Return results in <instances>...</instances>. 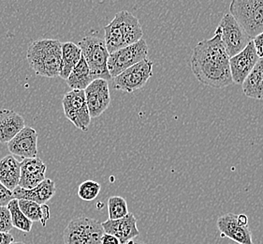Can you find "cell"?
<instances>
[{
  "instance_id": "31",
  "label": "cell",
  "mask_w": 263,
  "mask_h": 244,
  "mask_svg": "<svg viewBox=\"0 0 263 244\" xmlns=\"http://www.w3.org/2000/svg\"><path fill=\"white\" fill-rule=\"evenodd\" d=\"M101 244H121L119 239H117L115 236L110 235V234H104L102 239H101Z\"/></svg>"
},
{
  "instance_id": "13",
  "label": "cell",
  "mask_w": 263,
  "mask_h": 244,
  "mask_svg": "<svg viewBox=\"0 0 263 244\" xmlns=\"http://www.w3.org/2000/svg\"><path fill=\"white\" fill-rule=\"evenodd\" d=\"M11 155L23 159L35 158L37 154V133L35 129L25 127L8 143Z\"/></svg>"
},
{
  "instance_id": "6",
  "label": "cell",
  "mask_w": 263,
  "mask_h": 244,
  "mask_svg": "<svg viewBox=\"0 0 263 244\" xmlns=\"http://www.w3.org/2000/svg\"><path fill=\"white\" fill-rule=\"evenodd\" d=\"M105 234L98 220L88 217L75 218L64 229L65 244H101Z\"/></svg>"
},
{
  "instance_id": "20",
  "label": "cell",
  "mask_w": 263,
  "mask_h": 244,
  "mask_svg": "<svg viewBox=\"0 0 263 244\" xmlns=\"http://www.w3.org/2000/svg\"><path fill=\"white\" fill-rule=\"evenodd\" d=\"M243 94L255 100H263V59H258L252 72L242 84Z\"/></svg>"
},
{
  "instance_id": "32",
  "label": "cell",
  "mask_w": 263,
  "mask_h": 244,
  "mask_svg": "<svg viewBox=\"0 0 263 244\" xmlns=\"http://www.w3.org/2000/svg\"><path fill=\"white\" fill-rule=\"evenodd\" d=\"M125 244H146L145 242H143V241H141V240H134V239H132V240H129L128 242H126Z\"/></svg>"
},
{
  "instance_id": "12",
  "label": "cell",
  "mask_w": 263,
  "mask_h": 244,
  "mask_svg": "<svg viewBox=\"0 0 263 244\" xmlns=\"http://www.w3.org/2000/svg\"><path fill=\"white\" fill-rule=\"evenodd\" d=\"M258 59L252 41L240 53L230 58V69L233 83L242 85L243 81L252 72Z\"/></svg>"
},
{
  "instance_id": "29",
  "label": "cell",
  "mask_w": 263,
  "mask_h": 244,
  "mask_svg": "<svg viewBox=\"0 0 263 244\" xmlns=\"http://www.w3.org/2000/svg\"><path fill=\"white\" fill-rule=\"evenodd\" d=\"M253 43L259 59H263V32L253 38Z\"/></svg>"
},
{
  "instance_id": "15",
  "label": "cell",
  "mask_w": 263,
  "mask_h": 244,
  "mask_svg": "<svg viewBox=\"0 0 263 244\" xmlns=\"http://www.w3.org/2000/svg\"><path fill=\"white\" fill-rule=\"evenodd\" d=\"M101 224L106 234L115 236L119 239L121 244L126 243L129 240L137 238L140 235L137 226V219L135 218L134 214L130 213H128L126 216L121 219H108Z\"/></svg>"
},
{
  "instance_id": "7",
  "label": "cell",
  "mask_w": 263,
  "mask_h": 244,
  "mask_svg": "<svg viewBox=\"0 0 263 244\" xmlns=\"http://www.w3.org/2000/svg\"><path fill=\"white\" fill-rule=\"evenodd\" d=\"M148 52L147 43L142 39L137 43L110 54L107 66L111 79L120 75L125 69H128L143 59H147Z\"/></svg>"
},
{
  "instance_id": "10",
  "label": "cell",
  "mask_w": 263,
  "mask_h": 244,
  "mask_svg": "<svg viewBox=\"0 0 263 244\" xmlns=\"http://www.w3.org/2000/svg\"><path fill=\"white\" fill-rule=\"evenodd\" d=\"M62 106L65 117L77 129L87 132L91 117L85 101L84 91H70L66 93Z\"/></svg>"
},
{
  "instance_id": "23",
  "label": "cell",
  "mask_w": 263,
  "mask_h": 244,
  "mask_svg": "<svg viewBox=\"0 0 263 244\" xmlns=\"http://www.w3.org/2000/svg\"><path fill=\"white\" fill-rule=\"evenodd\" d=\"M19 207L31 222H41L43 226L46 225V222L50 218V208L46 204L40 205L36 202L27 199L18 200Z\"/></svg>"
},
{
  "instance_id": "22",
  "label": "cell",
  "mask_w": 263,
  "mask_h": 244,
  "mask_svg": "<svg viewBox=\"0 0 263 244\" xmlns=\"http://www.w3.org/2000/svg\"><path fill=\"white\" fill-rule=\"evenodd\" d=\"M82 58V51L78 44L72 42L62 43V60L59 77L66 80Z\"/></svg>"
},
{
  "instance_id": "1",
  "label": "cell",
  "mask_w": 263,
  "mask_h": 244,
  "mask_svg": "<svg viewBox=\"0 0 263 244\" xmlns=\"http://www.w3.org/2000/svg\"><path fill=\"white\" fill-rule=\"evenodd\" d=\"M190 64L193 75L201 85L223 89L233 84L230 57L217 27L214 37L202 40L195 46Z\"/></svg>"
},
{
  "instance_id": "19",
  "label": "cell",
  "mask_w": 263,
  "mask_h": 244,
  "mask_svg": "<svg viewBox=\"0 0 263 244\" xmlns=\"http://www.w3.org/2000/svg\"><path fill=\"white\" fill-rule=\"evenodd\" d=\"M21 165L13 155H8L0 160V182L13 191L19 185Z\"/></svg>"
},
{
  "instance_id": "18",
  "label": "cell",
  "mask_w": 263,
  "mask_h": 244,
  "mask_svg": "<svg viewBox=\"0 0 263 244\" xmlns=\"http://www.w3.org/2000/svg\"><path fill=\"white\" fill-rule=\"evenodd\" d=\"M25 119L11 109H0V143L8 144L22 129L26 127Z\"/></svg>"
},
{
  "instance_id": "5",
  "label": "cell",
  "mask_w": 263,
  "mask_h": 244,
  "mask_svg": "<svg viewBox=\"0 0 263 244\" xmlns=\"http://www.w3.org/2000/svg\"><path fill=\"white\" fill-rule=\"evenodd\" d=\"M230 13L252 40L262 33L263 0H232Z\"/></svg>"
},
{
  "instance_id": "24",
  "label": "cell",
  "mask_w": 263,
  "mask_h": 244,
  "mask_svg": "<svg viewBox=\"0 0 263 244\" xmlns=\"http://www.w3.org/2000/svg\"><path fill=\"white\" fill-rule=\"evenodd\" d=\"M7 207L9 208L10 213H11V224L13 228L28 233L30 232L32 229V225H33V222H31L28 218L22 213L20 207H19V204H18V200L17 199H12L9 204Z\"/></svg>"
},
{
  "instance_id": "11",
  "label": "cell",
  "mask_w": 263,
  "mask_h": 244,
  "mask_svg": "<svg viewBox=\"0 0 263 244\" xmlns=\"http://www.w3.org/2000/svg\"><path fill=\"white\" fill-rule=\"evenodd\" d=\"M84 95L91 118L100 117L111 103L110 88L107 80H93L84 90Z\"/></svg>"
},
{
  "instance_id": "3",
  "label": "cell",
  "mask_w": 263,
  "mask_h": 244,
  "mask_svg": "<svg viewBox=\"0 0 263 244\" xmlns=\"http://www.w3.org/2000/svg\"><path fill=\"white\" fill-rule=\"evenodd\" d=\"M104 42L110 54L137 43L143 36L139 19L127 11L117 12L112 21L104 27Z\"/></svg>"
},
{
  "instance_id": "21",
  "label": "cell",
  "mask_w": 263,
  "mask_h": 244,
  "mask_svg": "<svg viewBox=\"0 0 263 244\" xmlns=\"http://www.w3.org/2000/svg\"><path fill=\"white\" fill-rule=\"evenodd\" d=\"M65 81L71 91H84L93 81L90 75L89 67L83 56Z\"/></svg>"
},
{
  "instance_id": "33",
  "label": "cell",
  "mask_w": 263,
  "mask_h": 244,
  "mask_svg": "<svg viewBox=\"0 0 263 244\" xmlns=\"http://www.w3.org/2000/svg\"><path fill=\"white\" fill-rule=\"evenodd\" d=\"M11 244H27V243H25V242H13V243H11Z\"/></svg>"
},
{
  "instance_id": "17",
  "label": "cell",
  "mask_w": 263,
  "mask_h": 244,
  "mask_svg": "<svg viewBox=\"0 0 263 244\" xmlns=\"http://www.w3.org/2000/svg\"><path fill=\"white\" fill-rule=\"evenodd\" d=\"M55 191H57V185L54 181L50 179H45L33 189L27 190L18 186L12 193H13V197L17 200L27 199L30 201L36 202L40 205H43V204H46V202L49 201L50 199H52V197L55 195Z\"/></svg>"
},
{
  "instance_id": "25",
  "label": "cell",
  "mask_w": 263,
  "mask_h": 244,
  "mask_svg": "<svg viewBox=\"0 0 263 244\" xmlns=\"http://www.w3.org/2000/svg\"><path fill=\"white\" fill-rule=\"evenodd\" d=\"M108 207V215L110 220H117L124 218L128 214L127 203L124 197H111L108 199L107 203Z\"/></svg>"
},
{
  "instance_id": "4",
  "label": "cell",
  "mask_w": 263,
  "mask_h": 244,
  "mask_svg": "<svg viewBox=\"0 0 263 244\" xmlns=\"http://www.w3.org/2000/svg\"><path fill=\"white\" fill-rule=\"evenodd\" d=\"M82 56L85 59L90 69L92 79H111L108 72V59L110 53L106 47L103 39L94 35L83 38L78 43Z\"/></svg>"
},
{
  "instance_id": "14",
  "label": "cell",
  "mask_w": 263,
  "mask_h": 244,
  "mask_svg": "<svg viewBox=\"0 0 263 244\" xmlns=\"http://www.w3.org/2000/svg\"><path fill=\"white\" fill-rule=\"evenodd\" d=\"M217 229L222 238L232 239L239 244H254L249 226H242L237 221V214L227 213L217 219Z\"/></svg>"
},
{
  "instance_id": "8",
  "label": "cell",
  "mask_w": 263,
  "mask_h": 244,
  "mask_svg": "<svg viewBox=\"0 0 263 244\" xmlns=\"http://www.w3.org/2000/svg\"><path fill=\"white\" fill-rule=\"evenodd\" d=\"M152 60L145 59L125 69L120 75L112 78V86L116 91L133 93L141 90L153 75Z\"/></svg>"
},
{
  "instance_id": "26",
  "label": "cell",
  "mask_w": 263,
  "mask_h": 244,
  "mask_svg": "<svg viewBox=\"0 0 263 244\" xmlns=\"http://www.w3.org/2000/svg\"><path fill=\"white\" fill-rule=\"evenodd\" d=\"M101 185L94 181H85L80 184L78 197L84 201H93L100 195Z\"/></svg>"
},
{
  "instance_id": "28",
  "label": "cell",
  "mask_w": 263,
  "mask_h": 244,
  "mask_svg": "<svg viewBox=\"0 0 263 244\" xmlns=\"http://www.w3.org/2000/svg\"><path fill=\"white\" fill-rule=\"evenodd\" d=\"M12 199H15L13 197V193L0 182V206L7 207Z\"/></svg>"
},
{
  "instance_id": "27",
  "label": "cell",
  "mask_w": 263,
  "mask_h": 244,
  "mask_svg": "<svg viewBox=\"0 0 263 244\" xmlns=\"http://www.w3.org/2000/svg\"><path fill=\"white\" fill-rule=\"evenodd\" d=\"M12 228L9 208L0 206V232H10Z\"/></svg>"
},
{
  "instance_id": "9",
  "label": "cell",
  "mask_w": 263,
  "mask_h": 244,
  "mask_svg": "<svg viewBox=\"0 0 263 244\" xmlns=\"http://www.w3.org/2000/svg\"><path fill=\"white\" fill-rule=\"evenodd\" d=\"M217 28L220 31L222 43L230 58L240 53L252 41L231 13L223 15Z\"/></svg>"
},
{
  "instance_id": "2",
  "label": "cell",
  "mask_w": 263,
  "mask_h": 244,
  "mask_svg": "<svg viewBox=\"0 0 263 244\" xmlns=\"http://www.w3.org/2000/svg\"><path fill=\"white\" fill-rule=\"evenodd\" d=\"M27 62L36 75L54 78L60 75L62 43L53 39L34 41L27 49Z\"/></svg>"
},
{
  "instance_id": "16",
  "label": "cell",
  "mask_w": 263,
  "mask_h": 244,
  "mask_svg": "<svg viewBox=\"0 0 263 244\" xmlns=\"http://www.w3.org/2000/svg\"><path fill=\"white\" fill-rule=\"evenodd\" d=\"M21 176L19 187L23 189H33L44 181L47 166L39 157L24 159L20 163Z\"/></svg>"
},
{
  "instance_id": "30",
  "label": "cell",
  "mask_w": 263,
  "mask_h": 244,
  "mask_svg": "<svg viewBox=\"0 0 263 244\" xmlns=\"http://www.w3.org/2000/svg\"><path fill=\"white\" fill-rule=\"evenodd\" d=\"M14 242V238L9 232H0V244H11Z\"/></svg>"
}]
</instances>
